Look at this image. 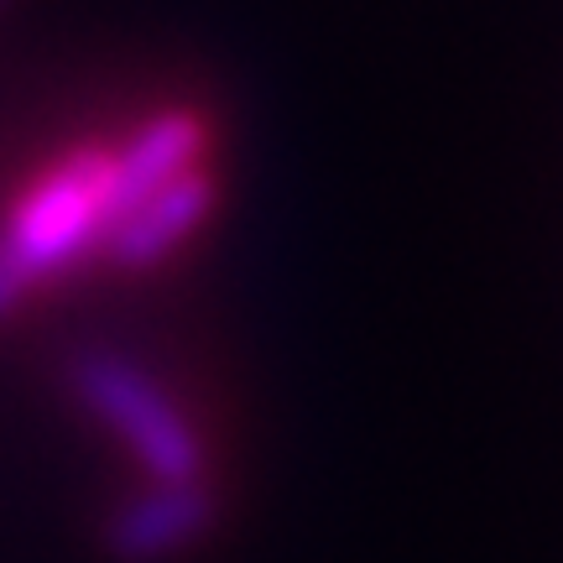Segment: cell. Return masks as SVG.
Masks as SVG:
<instances>
[{"instance_id":"obj_1","label":"cell","mask_w":563,"mask_h":563,"mask_svg":"<svg viewBox=\"0 0 563 563\" xmlns=\"http://www.w3.org/2000/svg\"><path fill=\"white\" fill-rule=\"evenodd\" d=\"M68 386L131 449V460L152 475V485L203 481V443L194 422L121 350H79L68 365Z\"/></svg>"},{"instance_id":"obj_2","label":"cell","mask_w":563,"mask_h":563,"mask_svg":"<svg viewBox=\"0 0 563 563\" xmlns=\"http://www.w3.org/2000/svg\"><path fill=\"white\" fill-rule=\"evenodd\" d=\"M104 235V146H79L42 173L0 230V262L32 292Z\"/></svg>"},{"instance_id":"obj_3","label":"cell","mask_w":563,"mask_h":563,"mask_svg":"<svg viewBox=\"0 0 563 563\" xmlns=\"http://www.w3.org/2000/svg\"><path fill=\"white\" fill-rule=\"evenodd\" d=\"M203 121L188 110H162L146 125H136L121 146H104V230L121 220L131 203L157 194L162 183L183 178L199 167Z\"/></svg>"},{"instance_id":"obj_4","label":"cell","mask_w":563,"mask_h":563,"mask_svg":"<svg viewBox=\"0 0 563 563\" xmlns=\"http://www.w3.org/2000/svg\"><path fill=\"white\" fill-rule=\"evenodd\" d=\"M220 501L203 481L194 485H152L146 496L125 501L110 527H104V548L115 563H162L194 548L214 527Z\"/></svg>"},{"instance_id":"obj_5","label":"cell","mask_w":563,"mask_h":563,"mask_svg":"<svg viewBox=\"0 0 563 563\" xmlns=\"http://www.w3.org/2000/svg\"><path fill=\"white\" fill-rule=\"evenodd\" d=\"M214 209V178L194 167L183 178L162 183L157 194H146L141 203H131L121 220H110V230L100 235V251L125 272H146L157 266L167 251H178Z\"/></svg>"}]
</instances>
